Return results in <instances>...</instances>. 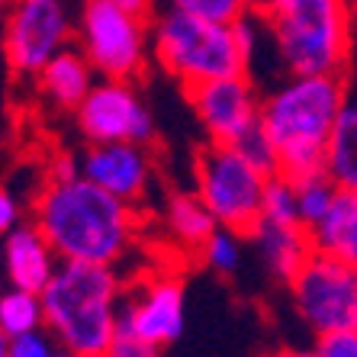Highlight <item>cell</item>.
Segmentation results:
<instances>
[{
	"mask_svg": "<svg viewBox=\"0 0 357 357\" xmlns=\"http://www.w3.org/2000/svg\"><path fill=\"white\" fill-rule=\"evenodd\" d=\"M187 303H183V283L177 277H151L139 290L123 296L119 309V328L139 335V338L167 348L183 335L187 325Z\"/></svg>",
	"mask_w": 357,
	"mask_h": 357,
	"instance_id": "cell-13",
	"label": "cell"
},
{
	"mask_svg": "<svg viewBox=\"0 0 357 357\" xmlns=\"http://www.w3.org/2000/svg\"><path fill=\"white\" fill-rule=\"evenodd\" d=\"M232 149H238L241 158H248L251 165L261 171V174H267V177L280 174V158H277L274 142H271V135L264 132L261 119H258V126H255V129H248V132H245L238 142H235Z\"/></svg>",
	"mask_w": 357,
	"mask_h": 357,
	"instance_id": "cell-24",
	"label": "cell"
},
{
	"mask_svg": "<svg viewBox=\"0 0 357 357\" xmlns=\"http://www.w3.org/2000/svg\"><path fill=\"white\" fill-rule=\"evenodd\" d=\"M42 309L45 332L55 344L77 357H103L119 328L123 309V277L113 264L59 261L45 283Z\"/></svg>",
	"mask_w": 357,
	"mask_h": 357,
	"instance_id": "cell-3",
	"label": "cell"
},
{
	"mask_svg": "<svg viewBox=\"0 0 357 357\" xmlns=\"http://www.w3.org/2000/svg\"><path fill=\"white\" fill-rule=\"evenodd\" d=\"M293 187H296L299 222L306 225V229H312L328 213L335 193H338V183L325 174V171H319V174H306V177H299V181H293Z\"/></svg>",
	"mask_w": 357,
	"mask_h": 357,
	"instance_id": "cell-21",
	"label": "cell"
},
{
	"mask_svg": "<svg viewBox=\"0 0 357 357\" xmlns=\"http://www.w3.org/2000/svg\"><path fill=\"white\" fill-rule=\"evenodd\" d=\"M33 219L49 238L59 261L113 264L132 251L139 232V206L107 193L93 181L49 177L33 199Z\"/></svg>",
	"mask_w": 357,
	"mask_h": 357,
	"instance_id": "cell-1",
	"label": "cell"
},
{
	"mask_svg": "<svg viewBox=\"0 0 357 357\" xmlns=\"http://www.w3.org/2000/svg\"><path fill=\"white\" fill-rule=\"evenodd\" d=\"M261 219L271 222H299V206H296V187L290 177L274 174L264 183V203H261Z\"/></svg>",
	"mask_w": 357,
	"mask_h": 357,
	"instance_id": "cell-23",
	"label": "cell"
},
{
	"mask_svg": "<svg viewBox=\"0 0 357 357\" xmlns=\"http://www.w3.org/2000/svg\"><path fill=\"white\" fill-rule=\"evenodd\" d=\"M316 357H357V332H332L319 335L312 344Z\"/></svg>",
	"mask_w": 357,
	"mask_h": 357,
	"instance_id": "cell-28",
	"label": "cell"
},
{
	"mask_svg": "<svg viewBox=\"0 0 357 357\" xmlns=\"http://www.w3.org/2000/svg\"><path fill=\"white\" fill-rule=\"evenodd\" d=\"M309 235L316 251L357 267V190L338 187L328 213L309 229Z\"/></svg>",
	"mask_w": 357,
	"mask_h": 357,
	"instance_id": "cell-17",
	"label": "cell"
},
{
	"mask_svg": "<svg viewBox=\"0 0 357 357\" xmlns=\"http://www.w3.org/2000/svg\"><path fill=\"white\" fill-rule=\"evenodd\" d=\"M344 91V75H287V81L261 97V126L274 142L283 177L299 181L325 171Z\"/></svg>",
	"mask_w": 357,
	"mask_h": 357,
	"instance_id": "cell-2",
	"label": "cell"
},
{
	"mask_svg": "<svg viewBox=\"0 0 357 357\" xmlns=\"http://www.w3.org/2000/svg\"><path fill=\"white\" fill-rule=\"evenodd\" d=\"M71 36L75 26L65 0H17L3 33V52L17 75L36 77L71 45Z\"/></svg>",
	"mask_w": 357,
	"mask_h": 357,
	"instance_id": "cell-9",
	"label": "cell"
},
{
	"mask_svg": "<svg viewBox=\"0 0 357 357\" xmlns=\"http://www.w3.org/2000/svg\"><path fill=\"white\" fill-rule=\"evenodd\" d=\"M241 238H245V235L219 225L216 232L206 238V245L199 248L197 258L203 261L209 271H216V274H222V277H232L241 267Z\"/></svg>",
	"mask_w": 357,
	"mask_h": 357,
	"instance_id": "cell-22",
	"label": "cell"
},
{
	"mask_svg": "<svg viewBox=\"0 0 357 357\" xmlns=\"http://www.w3.org/2000/svg\"><path fill=\"white\" fill-rule=\"evenodd\" d=\"M0 267L10 287L42 293L59 267V255L49 245V238L39 232V225L26 219L0 238Z\"/></svg>",
	"mask_w": 357,
	"mask_h": 357,
	"instance_id": "cell-14",
	"label": "cell"
},
{
	"mask_svg": "<svg viewBox=\"0 0 357 357\" xmlns=\"http://www.w3.org/2000/svg\"><path fill=\"white\" fill-rule=\"evenodd\" d=\"M77 171L113 197L142 206V199L149 197L151 181H155V158H151L149 145L103 142V145H87L77 155Z\"/></svg>",
	"mask_w": 357,
	"mask_h": 357,
	"instance_id": "cell-12",
	"label": "cell"
},
{
	"mask_svg": "<svg viewBox=\"0 0 357 357\" xmlns=\"http://www.w3.org/2000/svg\"><path fill=\"white\" fill-rule=\"evenodd\" d=\"M161 351L165 348H158V344H151V341L139 338L132 332H126V328H116V335H113L103 357H165Z\"/></svg>",
	"mask_w": 357,
	"mask_h": 357,
	"instance_id": "cell-26",
	"label": "cell"
},
{
	"mask_svg": "<svg viewBox=\"0 0 357 357\" xmlns=\"http://www.w3.org/2000/svg\"><path fill=\"white\" fill-rule=\"evenodd\" d=\"M183 93H187L193 113H197L199 126L206 132V142L235 145L261 119V93L251 81V75L206 81Z\"/></svg>",
	"mask_w": 357,
	"mask_h": 357,
	"instance_id": "cell-11",
	"label": "cell"
},
{
	"mask_svg": "<svg viewBox=\"0 0 357 357\" xmlns=\"http://www.w3.org/2000/svg\"><path fill=\"white\" fill-rule=\"evenodd\" d=\"M219 229V222L213 219V213L206 209V203L199 199V193H171L165 203V232L171 235L174 245H181L183 251L199 255V248L206 245V238Z\"/></svg>",
	"mask_w": 357,
	"mask_h": 357,
	"instance_id": "cell-19",
	"label": "cell"
},
{
	"mask_svg": "<svg viewBox=\"0 0 357 357\" xmlns=\"http://www.w3.org/2000/svg\"><path fill=\"white\" fill-rule=\"evenodd\" d=\"M151 55L183 91L219 77L248 75L251 65L235 23L165 3H158L151 13Z\"/></svg>",
	"mask_w": 357,
	"mask_h": 357,
	"instance_id": "cell-4",
	"label": "cell"
},
{
	"mask_svg": "<svg viewBox=\"0 0 357 357\" xmlns=\"http://www.w3.org/2000/svg\"><path fill=\"white\" fill-rule=\"evenodd\" d=\"M77 49L97 77L139 81L151 59V17H142L113 0H84L77 17Z\"/></svg>",
	"mask_w": 357,
	"mask_h": 357,
	"instance_id": "cell-6",
	"label": "cell"
},
{
	"mask_svg": "<svg viewBox=\"0 0 357 357\" xmlns=\"http://www.w3.org/2000/svg\"><path fill=\"white\" fill-rule=\"evenodd\" d=\"M75 174H81V171H77V155H59V158L52 161V177H55V181L75 177Z\"/></svg>",
	"mask_w": 357,
	"mask_h": 357,
	"instance_id": "cell-31",
	"label": "cell"
},
{
	"mask_svg": "<svg viewBox=\"0 0 357 357\" xmlns=\"http://www.w3.org/2000/svg\"><path fill=\"white\" fill-rule=\"evenodd\" d=\"M274 357H316L312 348H280Z\"/></svg>",
	"mask_w": 357,
	"mask_h": 357,
	"instance_id": "cell-33",
	"label": "cell"
},
{
	"mask_svg": "<svg viewBox=\"0 0 357 357\" xmlns=\"http://www.w3.org/2000/svg\"><path fill=\"white\" fill-rule=\"evenodd\" d=\"M75 119L87 145L135 142L151 149V142L158 139L155 116L135 91V81H97L75 109Z\"/></svg>",
	"mask_w": 357,
	"mask_h": 357,
	"instance_id": "cell-10",
	"label": "cell"
},
{
	"mask_svg": "<svg viewBox=\"0 0 357 357\" xmlns=\"http://www.w3.org/2000/svg\"><path fill=\"white\" fill-rule=\"evenodd\" d=\"M23 222V203L17 199V193L3 187L0 183V238L10 232V229H17Z\"/></svg>",
	"mask_w": 357,
	"mask_h": 357,
	"instance_id": "cell-29",
	"label": "cell"
},
{
	"mask_svg": "<svg viewBox=\"0 0 357 357\" xmlns=\"http://www.w3.org/2000/svg\"><path fill=\"white\" fill-rule=\"evenodd\" d=\"M36 328H45V309H42L39 293L23 290V287L0 290V335L17 338Z\"/></svg>",
	"mask_w": 357,
	"mask_h": 357,
	"instance_id": "cell-20",
	"label": "cell"
},
{
	"mask_svg": "<svg viewBox=\"0 0 357 357\" xmlns=\"http://www.w3.org/2000/svg\"><path fill=\"white\" fill-rule=\"evenodd\" d=\"M325 174L341 190H357V84H348L344 91V103H341L332 139H328Z\"/></svg>",
	"mask_w": 357,
	"mask_h": 357,
	"instance_id": "cell-18",
	"label": "cell"
},
{
	"mask_svg": "<svg viewBox=\"0 0 357 357\" xmlns=\"http://www.w3.org/2000/svg\"><path fill=\"white\" fill-rule=\"evenodd\" d=\"M296 316L309 332H357V267L344 261L312 251L287 283Z\"/></svg>",
	"mask_w": 357,
	"mask_h": 357,
	"instance_id": "cell-8",
	"label": "cell"
},
{
	"mask_svg": "<svg viewBox=\"0 0 357 357\" xmlns=\"http://www.w3.org/2000/svg\"><path fill=\"white\" fill-rule=\"evenodd\" d=\"M36 81H39L42 97L49 100L52 107L75 113L81 107V100L97 84V71H93V65L87 61V55L77 45H68V49H61L49 65L42 68L36 75Z\"/></svg>",
	"mask_w": 357,
	"mask_h": 357,
	"instance_id": "cell-16",
	"label": "cell"
},
{
	"mask_svg": "<svg viewBox=\"0 0 357 357\" xmlns=\"http://www.w3.org/2000/svg\"><path fill=\"white\" fill-rule=\"evenodd\" d=\"M193 183L222 229L248 238L251 229L261 222L267 174H261L248 158H241L238 149L206 142L193 161Z\"/></svg>",
	"mask_w": 357,
	"mask_h": 357,
	"instance_id": "cell-7",
	"label": "cell"
},
{
	"mask_svg": "<svg viewBox=\"0 0 357 357\" xmlns=\"http://www.w3.org/2000/svg\"><path fill=\"white\" fill-rule=\"evenodd\" d=\"M293 3H299V0H248V7L255 17L267 20V17H274V13H280V10L293 7Z\"/></svg>",
	"mask_w": 357,
	"mask_h": 357,
	"instance_id": "cell-30",
	"label": "cell"
},
{
	"mask_svg": "<svg viewBox=\"0 0 357 357\" xmlns=\"http://www.w3.org/2000/svg\"><path fill=\"white\" fill-rule=\"evenodd\" d=\"M113 3H119V7L132 10V13H142V17H151L155 13V7H158V0H113Z\"/></svg>",
	"mask_w": 357,
	"mask_h": 357,
	"instance_id": "cell-32",
	"label": "cell"
},
{
	"mask_svg": "<svg viewBox=\"0 0 357 357\" xmlns=\"http://www.w3.org/2000/svg\"><path fill=\"white\" fill-rule=\"evenodd\" d=\"M0 357H10V338L0 335Z\"/></svg>",
	"mask_w": 357,
	"mask_h": 357,
	"instance_id": "cell-34",
	"label": "cell"
},
{
	"mask_svg": "<svg viewBox=\"0 0 357 357\" xmlns=\"http://www.w3.org/2000/svg\"><path fill=\"white\" fill-rule=\"evenodd\" d=\"M165 7H177V10H190L199 17L209 20H222V23H235L248 13V0H158Z\"/></svg>",
	"mask_w": 357,
	"mask_h": 357,
	"instance_id": "cell-25",
	"label": "cell"
},
{
	"mask_svg": "<svg viewBox=\"0 0 357 357\" xmlns=\"http://www.w3.org/2000/svg\"><path fill=\"white\" fill-rule=\"evenodd\" d=\"M52 357H77V354H71V351H65V348H55L52 351Z\"/></svg>",
	"mask_w": 357,
	"mask_h": 357,
	"instance_id": "cell-35",
	"label": "cell"
},
{
	"mask_svg": "<svg viewBox=\"0 0 357 357\" xmlns=\"http://www.w3.org/2000/svg\"><path fill=\"white\" fill-rule=\"evenodd\" d=\"M287 75H344L351 59V0H299L264 20Z\"/></svg>",
	"mask_w": 357,
	"mask_h": 357,
	"instance_id": "cell-5",
	"label": "cell"
},
{
	"mask_svg": "<svg viewBox=\"0 0 357 357\" xmlns=\"http://www.w3.org/2000/svg\"><path fill=\"white\" fill-rule=\"evenodd\" d=\"M258 248L261 261H264L267 274L274 277L277 283H287L293 280L299 267L309 261L312 255V235L303 222H271V219H261L248 235Z\"/></svg>",
	"mask_w": 357,
	"mask_h": 357,
	"instance_id": "cell-15",
	"label": "cell"
},
{
	"mask_svg": "<svg viewBox=\"0 0 357 357\" xmlns=\"http://www.w3.org/2000/svg\"><path fill=\"white\" fill-rule=\"evenodd\" d=\"M59 348L45 328L36 332H23L17 338H10V357H52V351Z\"/></svg>",
	"mask_w": 357,
	"mask_h": 357,
	"instance_id": "cell-27",
	"label": "cell"
}]
</instances>
